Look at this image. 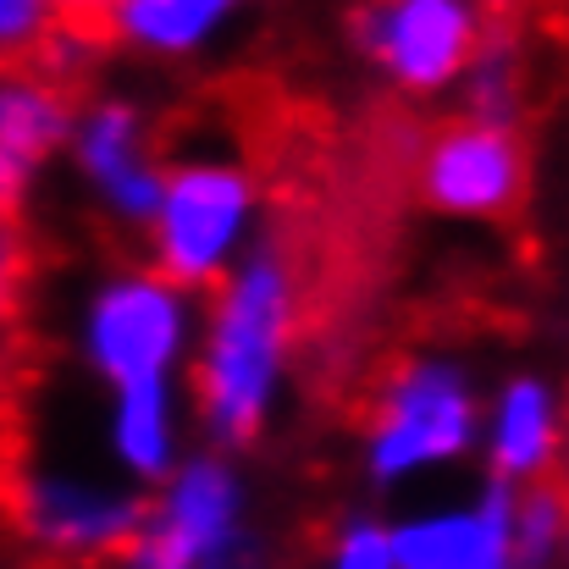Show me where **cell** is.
Here are the masks:
<instances>
[{
    "label": "cell",
    "instance_id": "obj_1",
    "mask_svg": "<svg viewBox=\"0 0 569 569\" xmlns=\"http://www.w3.org/2000/svg\"><path fill=\"white\" fill-rule=\"evenodd\" d=\"M299 321H305V254L288 221V232H271L266 249L249 254V266L232 277L210 321V343L199 360V415L221 442L238 448L260 431L271 377Z\"/></svg>",
    "mask_w": 569,
    "mask_h": 569
},
{
    "label": "cell",
    "instance_id": "obj_2",
    "mask_svg": "<svg viewBox=\"0 0 569 569\" xmlns=\"http://www.w3.org/2000/svg\"><path fill=\"white\" fill-rule=\"evenodd\" d=\"M117 569H260L238 476L216 459L178 470V481L144 509V526Z\"/></svg>",
    "mask_w": 569,
    "mask_h": 569
},
{
    "label": "cell",
    "instance_id": "obj_3",
    "mask_svg": "<svg viewBox=\"0 0 569 569\" xmlns=\"http://www.w3.org/2000/svg\"><path fill=\"white\" fill-rule=\"evenodd\" d=\"M470 431H476V403L465 377L437 360H403L381 377L371 403V442H366L371 476L403 481L426 465L459 459L470 448Z\"/></svg>",
    "mask_w": 569,
    "mask_h": 569
},
{
    "label": "cell",
    "instance_id": "obj_4",
    "mask_svg": "<svg viewBox=\"0 0 569 569\" xmlns=\"http://www.w3.org/2000/svg\"><path fill=\"white\" fill-rule=\"evenodd\" d=\"M243 210H249V178L238 167H216V161L178 167L161 183L156 216H150L156 260H161L167 282L193 288V282L216 277Z\"/></svg>",
    "mask_w": 569,
    "mask_h": 569
},
{
    "label": "cell",
    "instance_id": "obj_5",
    "mask_svg": "<svg viewBox=\"0 0 569 569\" xmlns=\"http://www.w3.org/2000/svg\"><path fill=\"white\" fill-rule=\"evenodd\" d=\"M476 6L470 0H366L360 39L403 89H437L476 56Z\"/></svg>",
    "mask_w": 569,
    "mask_h": 569
},
{
    "label": "cell",
    "instance_id": "obj_6",
    "mask_svg": "<svg viewBox=\"0 0 569 569\" xmlns=\"http://www.w3.org/2000/svg\"><path fill=\"white\" fill-rule=\"evenodd\" d=\"M420 189L442 210L465 216H503L526 193V150L515 128L492 122H453L426 144Z\"/></svg>",
    "mask_w": 569,
    "mask_h": 569
},
{
    "label": "cell",
    "instance_id": "obj_7",
    "mask_svg": "<svg viewBox=\"0 0 569 569\" xmlns=\"http://www.w3.org/2000/svg\"><path fill=\"white\" fill-rule=\"evenodd\" d=\"M178 338H183V305L167 277H128L94 305L89 327L94 366L117 387L161 377L167 360L178 355Z\"/></svg>",
    "mask_w": 569,
    "mask_h": 569
},
{
    "label": "cell",
    "instance_id": "obj_8",
    "mask_svg": "<svg viewBox=\"0 0 569 569\" xmlns=\"http://www.w3.org/2000/svg\"><path fill=\"white\" fill-rule=\"evenodd\" d=\"M72 106L78 83L56 72H0V227H17L22 193L61 144Z\"/></svg>",
    "mask_w": 569,
    "mask_h": 569
},
{
    "label": "cell",
    "instance_id": "obj_9",
    "mask_svg": "<svg viewBox=\"0 0 569 569\" xmlns=\"http://www.w3.org/2000/svg\"><path fill=\"white\" fill-rule=\"evenodd\" d=\"M398 569H520L515 553V487L481 492L470 509L426 515L392 531Z\"/></svg>",
    "mask_w": 569,
    "mask_h": 569
},
{
    "label": "cell",
    "instance_id": "obj_10",
    "mask_svg": "<svg viewBox=\"0 0 569 569\" xmlns=\"http://www.w3.org/2000/svg\"><path fill=\"white\" fill-rule=\"evenodd\" d=\"M83 172L94 178L100 199L122 216V221H144L156 216L161 199V172H156V144L150 128L133 106H94L78 139Z\"/></svg>",
    "mask_w": 569,
    "mask_h": 569
},
{
    "label": "cell",
    "instance_id": "obj_11",
    "mask_svg": "<svg viewBox=\"0 0 569 569\" xmlns=\"http://www.w3.org/2000/svg\"><path fill=\"white\" fill-rule=\"evenodd\" d=\"M553 398L542 381H515L498 403V420H492V465H498V481L515 487V481H537L548 465H553Z\"/></svg>",
    "mask_w": 569,
    "mask_h": 569
},
{
    "label": "cell",
    "instance_id": "obj_12",
    "mask_svg": "<svg viewBox=\"0 0 569 569\" xmlns=\"http://www.w3.org/2000/svg\"><path fill=\"white\" fill-rule=\"evenodd\" d=\"M89 61V50L56 33L44 0H0V72H56L67 83H83Z\"/></svg>",
    "mask_w": 569,
    "mask_h": 569
},
{
    "label": "cell",
    "instance_id": "obj_13",
    "mask_svg": "<svg viewBox=\"0 0 569 569\" xmlns=\"http://www.w3.org/2000/svg\"><path fill=\"white\" fill-rule=\"evenodd\" d=\"M111 442H117V453H122L128 470H139V476H167V465H172V403H167L161 377L128 381V387H122Z\"/></svg>",
    "mask_w": 569,
    "mask_h": 569
},
{
    "label": "cell",
    "instance_id": "obj_14",
    "mask_svg": "<svg viewBox=\"0 0 569 569\" xmlns=\"http://www.w3.org/2000/svg\"><path fill=\"white\" fill-rule=\"evenodd\" d=\"M232 0H122L117 6V33L156 44V50H189L216 28V17Z\"/></svg>",
    "mask_w": 569,
    "mask_h": 569
},
{
    "label": "cell",
    "instance_id": "obj_15",
    "mask_svg": "<svg viewBox=\"0 0 569 569\" xmlns=\"http://www.w3.org/2000/svg\"><path fill=\"white\" fill-rule=\"evenodd\" d=\"M50 6V22L67 44L100 56L111 39H117V6L122 0H44Z\"/></svg>",
    "mask_w": 569,
    "mask_h": 569
},
{
    "label": "cell",
    "instance_id": "obj_16",
    "mask_svg": "<svg viewBox=\"0 0 569 569\" xmlns=\"http://www.w3.org/2000/svg\"><path fill=\"white\" fill-rule=\"evenodd\" d=\"M321 569H398L392 565V531L377 520H349L332 531Z\"/></svg>",
    "mask_w": 569,
    "mask_h": 569
},
{
    "label": "cell",
    "instance_id": "obj_17",
    "mask_svg": "<svg viewBox=\"0 0 569 569\" xmlns=\"http://www.w3.org/2000/svg\"><path fill=\"white\" fill-rule=\"evenodd\" d=\"M11 403H17V360L0 355V420L11 415Z\"/></svg>",
    "mask_w": 569,
    "mask_h": 569
}]
</instances>
